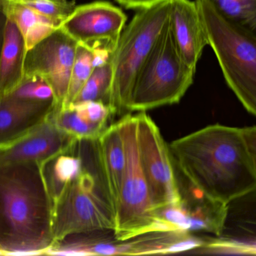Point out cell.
Listing matches in <instances>:
<instances>
[{"label": "cell", "instance_id": "obj_1", "mask_svg": "<svg viewBox=\"0 0 256 256\" xmlns=\"http://www.w3.org/2000/svg\"><path fill=\"white\" fill-rule=\"evenodd\" d=\"M180 172L206 196L227 203L256 187L240 128L206 126L168 145Z\"/></svg>", "mask_w": 256, "mask_h": 256}, {"label": "cell", "instance_id": "obj_2", "mask_svg": "<svg viewBox=\"0 0 256 256\" xmlns=\"http://www.w3.org/2000/svg\"><path fill=\"white\" fill-rule=\"evenodd\" d=\"M54 244V201L43 164L0 165V255H46Z\"/></svg>", "mask_w": 256, "mask_h": 256}, {"label": "cell", "instance_id": "obj_3", "mask_svg": "<svg viewBox=\"0 0 256 256\" xmlns=\"http://www.w3.org/2000/svg\"><path fill=\"white\" fill-rule=\"evenodd\" d=\"M170 8V0L141 9L123 30L111 57L114 80L109 107L112 115L130 112L136 81L168 22Z\"/></svg>", "mask_w": 256, "mask_h": 256}, {"label": "cell", "instance_id": "obj_4", "mask_svg": "<svg viewBox=\"0 0 256 256\" xmlns=\"http://www.w3.org/2000/svg\"><path fill=\"white\" fill-rule=\"evenodd\" d=\"M196 2L227 84L256 117V39L224 19L207 0Z\"/></svg>", "mask_w": 256, "mask_h": 256}, {"label": "cell", "instance_id": "obj_5", "mask_svg": "<svg viewBox=\"0 0 256 256\" xmlns=\"http://www.w3.org/2000/svg\"><path fill=\"white\" fill-rule=\"evenodd\" d=\"M115 228V211L100 166L92 172L84 162L79 176L54 201L55 244L73 234L114 231Z\"/></svg>", "mask_w": 256, "mask_h": 256}, {"label": "cell", "instance_id": "obj_6", "mask_svg": "<svg viewBox=\"0 0 256 256\" xmlns=\"http://www.w3.org/2000/svg\"><path fill=\"white\" fill-rule=\"evenodd\" d=\"M196 69L182 58L167 22L134 85L130 111L178 103L194 83Z\"/></svg>", "mask_w": 256, "mask_h": 256}, {"label": "cell", "instance_id": "obj_7", "mask_svg": "<svg viewBox=\"0 0 256 256\" xmlns=\"http://www.w3.org/2000/svg\"><path fill=\"white\" fill-rule=\"evenodd\" d=\"M118 123L126 149V167L116 213L114 236L126 240L146 233L170 231L156 217L150 199L138 154L136 115L126 114Z\"/></svg>", "mask_w": 256, "mask_h": 256}, {"label": "cell", "instance_id": "obj_8", "mask_svg": "<svg viewBox=\"0 0 256 256\" xmlns=\"http://www.w3.org/2000/svg\"><path fill=\"white\" fill-rule=\"evenodd\" d=\"M140 162L155 211L180 204L182 196L168 145L144 111L136 114Z\"/></svg>", "mask_w": 256, "mask_h": 256}, {"label": "cell", "instance_id": "obj_9", "mask_svg": "<svg viewBox=\"0 0 256 256\" xmlns=\"http://www.w3.org/2000/svg\"><path fill=\"white\" fill-rule=\"evenodd\" d=\"M78 45L62 28L57 29L28 53L22 62L21 81L32 78L44 80L54 90L56 107L62 106L67 96Z\"/></svg>", "mask_w": 256, "mask_h": 256}, {"label": "cell", "instance_id": "obj_10", "mask_svg": "<svg viewBox=\"0 0 256 256\" xmlns=\"http://www.w3.org/2000/svg\"><path fill=\"white\" fill-rule=\"evenodd\" d=\"M127 19L112 3L97 1L76 6L61 28L80 45L112 54Z\"/></svg>", "mask_w": 256, "mask_h": 256}, {"label": "cell", "instance_id": "obj_11", "mask_svg": "<svg viewBox=\"0 0 256 256\" xmlns=\"http://www.w3.org/2000/svg\"><path fill=\"white\" fill-rule=\"evenodd\" d=\"M194 253L256 255V187L227 203L219 234Z\"/></svg>", "mask_w": 256, "mask_h": 256}, {"label": "cell", "instance_id": "obj_12", "mask_svg": "<svg viewBox=\"0 0 256 256\" xmlns=\"http://www.w3.org/2000/svg\"><path fill=\"white\" fill-rule=\"evenodd\" d=\"M78 141L49 117L25 136L0 147V165L24 162L44 165L58 155L73 151Z\"/></svg>", "mask_w": 256, "mask_h": 256}, {"label": "cell", "instance_id": "obj_13", "mask_svg": "<svg viewBox=\"0 0 256 256\" xmlns=\"http://www.w3.org/2000/svg\"><path fill=\"white\" fill-rule=\"evenodd\" d=\"M168 22L182 58L188 66L196 69L204 48L208 45L196 2L170 0Z\"/></svg>", "mask_w": 256, "mask_h": 256}, {"label": "cell", "instance_id": "obj_14", "mask_svg": "<svg viewBox=\"0 0 256 256\" xmlns=\"http://www.w3.org/2000/svg\"><path fill=\"white\" fill-rule=\"evenodd\" d=\"M56 101L18 99L0 96V147L12 144L30 133L50 117Z\"/></svg>", "mask_w": 256, "mask_h": 256}, {"label": "cell", "instance_id": "obj_15", "mask_svg": "<svg viewBox=\"0 0 256 256\" xmlns=\"http://www.w3.org/2000/svg\"><path fill=\"white\" fill-rule=\"evenodd\" d=\"M96 147L102 177L116 214L126 167V149L118 122L106 128L96 140Z\"/></svg>", "mask_w": 256, "mask_h": 256}, {"label": "cell", "instance_id": "obj_16", "mask_svg": "<svg viewBox=\"0 0 256 256\" xmlns=\"http://www.w3.org/2000/svg\"><path fill=\"white\" fill-rule=\"evenodd\" d=\"M2 10L4 16L13 21L20 33L24 42L22 62L36 45L60 28L49 18L14 0H7Z\"/></svg>", "mask_w": 256, "mask_h": 256}, {"label": "cell", "instance_id": "obj_17", "mask_svg": "<svg viewBox=\"0 0 256 256\" xmlns=\"http://www.w3.org/2000/svg\"><path fill=\"white\" fill-rule=\"evenodd\" d=\"M22 54L20 33L13 21L6 18L0 51V96L12 93L20 84Z\"/></svg>", "mask_w": 256, "mask_h": 256}, {"label": "cell", "instance_id": "obj_18", "mask_svg": "<svg viewBox=\"0 0 256 256\" xmlns=\"http://www.w3.org/2000/svg\"><path fill=\"white\" fill-rule=\"evenodd\" d=\"M82 167V157L79 153L75 154L74 150L58 155L44 165V173L52 201L79 176Z\"/></svg>", "mask_w": 256, "mask_h": 256}, {"label": "cell", "instance_id": "obj_19", "mask_svg": "<svg viewBox=\"0 0 256 256\" xmlns=\"http://www.w3.org/2000/svg\"><path fill=\"white\" fill-rule=\"evenodd\" d=\"M230 24L256 39V0H207Z\"/></svg>", "mask_w": 256, "mask_h": 256}, {"label": "cell", "instance_id": "obj_20", "mask_svg": "<svg viewBox=\"0 0 256 256\" xmlns=\"http://www.w3.org/2000/svg\"><path fill=\"white\" fill-rule=\"evenodd\" d=\"M50 117L60 129L79 141H96L108 128L84 120L72 105L56 107Z\"/></svg>", "mask_w": 256, "mask_h": 256}, {"label": "cell", "instance_id": "obj_21", "mask_svg": "<svg viewBox=\"0 0 256 256\" xmlns=\"http://www.w3.org/2000/svg\"><path fill=\"white\" fill-rule=\"evenodd\" d=\"M112 80L114 68L111 60L96 66L72 103L98 101L109 105Z\"/></svg>", "mask_w": 256, "mask_h": 256}, {"label": "cell", "instance_id": "obj_22", "mask_svg": "<svg viewBox=\"0 0 256 256\" xmlns=\"http://www.w3.org/2000/svg\"><path fill=\"white\" fill-rule=\"evenodd\" d=\"M94 68V53L90 48L78 44L67 96L62 106H67L74 102L90 78Z\"/></svg>", "mask_w": 256, "mask_h": 256}, {"label": "cell", "instance_id": "obj_23", "mask_svg": "<svg viewBox=\"0 0 256 256\" xmlns=\"http://www.w3.org/2000/svg\"><path fill=\"white\" fill-rule=\"evenodd\" d=\"M34 9L40 15L54 21L61 27L62 24L73 13L76 6L68 0H14Z\"/></svg>", "mask_w": 256, "mask_h": 256}, {"label": "cell", "instance_id": "obj_24", "mask_svg": "<svg viewBox=\"0 0 256 256\" xmlns=\"http://www.w3.org/2000/svg\"><path fill=\"white\" fill-rule=\"evenodd\" d=\"M8 95L26 100L56 101L55 94L50 84L39 78L24 80Z\"/></svg>", "mask_w": 256, "mask_h": 256}, {"label": "cell", "instance_id": "obj_25", "mask_svg": "<svg viewBox=\"0 0 256 256\" xmlns=\"http://www.w3.org/2000/svg\"><path fill=\"white\" fill-rule=\"evenodd\" d=\"M70 105L84 120L94 124L106 126L108 120L112 115L109 105L98 101H87Z\"/></svg>", "mask_w": 256, "mask_h": 256}, {"label": "cell", "instance_id": "obj_26", "mask_svg": "<svg viewBox=\"0 0 256 256\" xmlns=\"http://www.w3.org/2000/svg\"><path fill=\"white\" fill-rule=\"evenodd\" d=\"M240 131L256 175V126L240 128Z\"/></svg>", "mask_w": 256, "mask_h": 256}, {"label": "cell", "instance_id": "obj_27", "mask_svg": "<svg viewBox=\"0 0 256 256\" xmlns=\"http://www.w3.org/2000/svg\"><path fill=\"white\" fill-rule=\"evenodd\" d=\"M126 9H146L170 0H116Z\"/></svg>", "mask_w": 256, "mask_h": 256}, {"label": "cell", "instance_id": "obj_28", "mask_svg": "<svg viewBox=\"0 0 256 256\" xmlns=\"http://www.w3.org/2000/svg\"><path fill=\"white\" fill-rule=\"evenodd\" d=\"M6 19L2 7H0V51H1L2 43L3 30H4Z\"/></svg>", "mask_w": 256, "mask_h": 256}, {"label": "cell", "instance_id": "obj_29", "mask_svg": "<svg viewBox=\"0 0 256 256\" xmlns=\"http://www.w3.org/2000/svg\"><path fill=\"white\" fill-rule=\"evenodd\" d=\"M7 0H0V7H2L3 4H4Z\"/></svg>", "mask_w": 256, "mask_h": 256}]
</instances>
